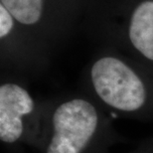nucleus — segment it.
Masks as SVG:
<instances>
[{
    "mask_svg": "<svg viewBox=\"0 0 153 153\" xmlns=\"http://www.w3.org/2000/svg\"><path fill=\"white\" fill-rule=\"evenodd\" d=\"M50 100L39 102L28 88L14 82L0 85V141L10 150L22 145L37 150L41 141Z\"/></svg>",
    "mask_w": 153,
    "mask_h": 153,
    "instance_id": "nucleus-3",
    "label": "nucleus"
},
{
    "mask_svg": "<svg viewBox=\"0 0 153 153\" xmlns=\"http://www.w3.org/2000/svg\"><path fill=\"white\" fill-rule=\"evenodd\" d=\"M13 29L12 15L3 5H0V37L6 38Z\"/></svg>",
    "mask_w": 153,
    "mask_h": 153,
    "instance_id": "nucleus-6",
    "label": "nucleus"
},
{
    "mask_svg": "<svg viewBox=\"0 0 153 153\" xmlns=\"http://www.w3.org/2000/svg\"><path fill=\"white\" fill-rule=\"evenodd\" d=\"M112 116L91 97L50 100L38 153H108L121 136Z\"/></svg>",
    "mask_w": 153,
    "mask_h": 153,
    "instance_id": "nucleus-1",
    "label": "nucleus"
},
{
    "mask_svg": "<svg viewBox=\"0 0 153 153\" xmlns=\"http://www.w3.org/2000/svg\"><path fill=\"white\" fill-rule=\"evenodd\" d=\"M91 97L112 117L153 120V87L120 58L103 56L91 65Z\"/></svg>",
    "mask_w": 153,
    "mask_h": 153,
    "instance_id": "nucleus-2",
    "label": "nucleus"
},
{
    "mask_svg": "<svg viewBox=\"0 0 153 153\" xmlns=\"http://www.w3.org/2000/svg\"><path fill=\"white\" fill-rule=\"evenodd\" d=\"M13 153H24L23 151H21L20 149H17V150H14Z\"/></svg>",
    "mask_w": 153,
    "mask_h": 153,
    "instance_id": "nucleus-8",
    "label": "nucleus"
},
{
    "mask_svg": "<svg viewBox=\"0 0 153 153\" xmlns=\"http://www.w3.org/2000/svg\"><path fill=\"white\" fill-rule=\"evenodd\" d=\"M129 153H153V137L146 139L136 149Z\"/></svg>",
    "mask_w": 153,
    "mask_h": 153,
    "instance_id": "nucleus-7",
    "label": "nucleus"
},
{
    "mask_svg": "<svg viewBox=\"0 0 153 153\" xmlns=\"http://www.w3.org/2000/svg\"><path fill=\"white\" fill-rule=\"evenodd\" d=\"M3 5L18 22L33 25L41 18L43 0H1Z\"/></svg>",
    "mask_w": 153,
    "mask_h": 153,
    "instance_id": "nucleus-5",
    "label": "nucleus"
},
{
    "mask_svg": "<svg viewBox=\"0 0 153 153\" xmlns=\"http://www.w3.org/2000/svg\"><path fill=\"white\" fill-rule=\"evenodd\" d=\"M128 37L132 47L153 63V1L142 2L133 12Z\"/></svg>",
    "mask_w": 153,
    "mask_h": 153,
    "instance_id": "nucleus-4",
    "label": "nucleus"
}]
</instances>
